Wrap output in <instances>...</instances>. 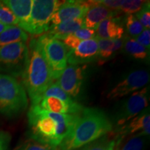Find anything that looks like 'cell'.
I'll return each mask as SVG.
<instances>
[{
	"instance_id": "obj_19",
	"label": "cell",
	"mask_w": 150,
	"mask_h": 150,
	"mask_svg": "<svg viewBox=\"0 0 150 150\" xmlns=\"http://www.w3.org/2000/svg\"><path fill=\"white\" fill-rule=\"evenodd\" d=\"M122 49L125 53L135 60L147 61L149 58V51L139 44L134 38L129 35H123Z\"/></svg>"
},
{
	"instance_id": "obj_23",
	"label": "cell",
	"mask_w": 150,
	"mask_h": 150,
	"mask_svg": "<svg viewBox=\"0 0 150 150\" xmlns=\"http://www.w3.org/2000/svg\"><path fill=\"white\" fill-rule=\"evenodd\" d=\"M47 97H56V98H59L61 99V100H63V102L69 103L70 104H74L76 103L75 99H73L72 97H71L63 90H62L55 81L53 82L51 85L49 86L48 88L43 93L42 98Z\"/></svg>"
},
{
	"instance_id": "obj_12",
	"label": "cell",
	"mask_w": 150,
	"mask_h": 150,
	"mask_svg": "<svg viewBox=\"0 0 150 150\" xmlns=\"http://www.w3.org/2000/svg\"><path fill=\"white\" fill-rule=\"evenodd\" d=\"M91 6L90 1H64L52 16V26L58 25L65 21L84 18Z\"/></svg>"
},
{
	"instance_id": "obj_14",
	"label": "cell",
	"mask_w": 150,
	"mask_h": 150,
	"mask_svg": "<svg viewBox=\"0 0 150 150\" xmlns=\"http://www.w3.org/2000/svg\"><path fill=\"white\" fill-rule=\"evenodd\" d=\"M90 1L91 6L83 18V27L95 30L103 20L115 18L120 13V11L110 10L96 1Z\"/></svg>"
},
{
	"instance_id": "obj_15",
	"label": "cell",
	"mask_w": 150,
	"mask_h": 150,
	"mask_svg": "<svg viewBox=\"0 0 150 150\" xmlns=\"http://www.w3.org/2000/svg\"><path fill=\"white\" fill-rule=\"evenodd\" d=\"M36 106H39L41 109L59 114H79L83 107L81 104L76 102V104H70L69 103L63 102L59 98L52 97H43Z\"/></svg>"
},
{
	"instance_id": "obj_13",
	"label": "cell",
	"mask_w": 150,
	"mask_h": 150,
	"mask_svg": "<svg viewBox=\"0 0 150 150\" xmlns=\"http://www.w3.org/2000/svg\"><path fill=\"white\" fill-rule=\"evenodd\" d=\"M120 139L131 135L142 134L149 136L150 134L149 108L147 107L136 117L127 122L122 126L116 128L114 132Z\"/></svg>"
},
{
	"instance_id": "obj_1",
	"label": "cell",
	"mask_w": 150,
	"mask_h": 150,
	"mask_svg": "<svg viewBox=\"0 0 150 150\" xmlns=\"http://www.w3.org/2000/svg\"><path fill=\"white\" fill-rule=\"evenodd\" d=\"M113 130L112 122L102 110L83 108L67 136L59 145V150H75L99 139Z\"/></svg>"
},
{
	"instance_id": "obj_16",
	"label": "cell",
	"mask_w": 150,
	"mask_h": 150,
	"mask_svg": "<svg viewBox=\"0 0 150 150\" xmlns=\"http://www.w3.org/2000/svg\"><path fill=\"white\" fill-rule=\"evenodd\" d=\"M2 2L18 19V27L25 29L31 16L33 0H4Z\"/></svg>"
},
{
	"instance_id": "obj_4",
	"label": "cell",
	"mask_w": 150,
	"mask_h": 150,
	"mask_svg": "<svg viewBox=\"0 0 150 150\" xmlns=\"http://www.w3.org/2000/svg\"><path fill=\"white\" fill-rule=\"evenodd\" d=\"M27 117L30 138L59 147L60 143L57 138V122L36 105H31Z\"/></svg>"
},
{
	"instance_id": "obj_11",
	"label": "cell",
	"mask_w": 150,
	"mask_h": 150,
	"mask_svg": "<svg viewBox=\"0 0 150 150\" xmlns=\"http://www.w3.org/2000/svg\"><path fill=\"white\" fill-rule=\"evenodd\" d=\"M67 63L70 65H86L99 61L97 37L82 40L74 50L67 54Z\"/></svg>"
},
{
	"instance_id": "obj_28",
	"label": "cell",
	"mask_w": 150,
	"mask_h": 150,
	"mask_svg": "<svg viewBox=\"0 0 150 150\" xmlns=\"http://www.w3.org/2000/svg\"><path fill=\"white\" fill-rule=\"evenodd\" d=\"M145 1L141 0H126L123 1L122 4L120 11L127 15H133L136 13L140 10Z\"/></svg>"
},
{
	"instance_id": "obj_35",
	"label": "cell",
	"mask_w": 150,
	"mask_h": 150,
	"mask_svg": "<svg viewBox=\"0 0 150 150\" xmlns=\"http://www.w3.org/2000/svg\"><path fill=\"white\" fill-rule=\"evenodd\" d=\"M123 47V41L122 38L115 39L114 40V47H113V54L115 56L118 52H120L122 49Z\"/></svg>"
},
{
	"instance_id": "obj_9",
	"label": "cell",
	"mask_w": 150,
	"mask_h": 150,
	"mask_svg": "<svg viewBox=\"0 0 150 150\" xmlns=\"http://www.w3.org/2000/svg\"><path fill=\"white\" fill-rule=\"evenodd\" d=\"M149 82L147 70L138 69L129 72L108 92L106 98L115 100L140 91Z\"/></svg>"
},
{
	"instance_id": "obj_26",
	"label": "cell",
	"mask_w": 150,
	"mask_h": 150,
	"mask_svg": "<svg viewBox=\"0 0 150 150\" xmlns=\"http://www.w3.org/2000/svg\"><path fill=\"white\" fill-rule=\"evenodd\" d=\"M147 138V136L142 134L134 135L127 140L120 150H143Z\"/></svg>"
},
{
	"instance_id": "obj_29",
	"label": "cell",
	"mask_w": 150,
	"mask_h": 150,
	"mask_svg": "<svg viewBox=\"0 0 150 150\" xmlns=\"http://www.w3.org/2000/svg\"><path fill=\"white\" fill-rule=\"evenodd\" d=\"M136 18L140 22L145 29L150 27V3L149 1H145L140 10L136 13Z\"/></svg>"
},
{
	"instance_id": "obj_37",
	"label": "cell",
	"mask_w": 150,
	"mask_h": 150,
	"mask_svg": "<svg viewBox=\"0 0 150 150\" xmlns=\"http://www.w3.org/2000/svg\"><path fill=\"white\" fill-rule=\"evenodd\" d=\"M120 145H119L115 148V149H114V150H120Z\"/></svg>"
},
{
	"instance_id": "obj_33",
	"label": "cell",
	"mask_w": 150,
	"mask_h": 150,
	"mask_svg": "<svg viewBox=\"0 0 150 150\" xmlns=\"http://www.w3.org/2000/svg\"><path fill=\"white\" fill-rule=\"evenodd\" d=\"M81 42V40H79L76 37H75L72 33L68 35L63 40V43L67 48L68 51L76 48L79 45Z\"/></svg>"
},
{
	"instance_id": "obj_6",
	"label": "cell",
	"mask_w": 150,
	"mask_h": 150,
	"mask_svg": "<svg viewBox=\"0 0 150 150\" xmlns=\"http://www.w3.org/2000/svg\"><path fill=\"white\" fill-rule=\"evenodd\" d=\"M64 1L33 0L29 21L24 30L32 35L47 32L52 16Z\"/></svg>"
},
{
	"instance_id": "obj_21",
	"label": "cell",
	"mask_w": 150,
	"mask_h": 150,
	"mask_svg": "<svg viewBox=\"0 0 150 150\" xmlns=\"http://www.w3.org/2000/svg\"><path fill=\"white\" fill-rule=\"evenodd\" d=\"M29 39L27 32L18 26H9L0 33V47L16 42H26Z\"/></svg>"
},
{
	"instance_id": "obj_32",
	"label": "cell",
	"mask_w": 150,
	"mask_h": 150,
	"mask_svg": "<svg viewBox=\"0 0 150 150\" xmlns=\"http://www.w3.org/2000/svg\"><path fill=\"white\" fill-rule=\"evenodd\" d=\"M96 1L110 10L116 11H120V8L123 2V1H120V0H98V1L96 0Z\"/></svg>"
},
{
	"instance_id": "obj_22",
	"label": "cell",
	"mask_w": 150,
	"mask_h": 150,
	"mask_svg": "<svg viewBox=\"0 0 150 150\" xmlns=\"http://www.w3.org/2000/svg\"><path fill=\"white\" fill-rule=\"evenodd\" d=\"M99 47V63L102 64L105 61L113 57L114 40L112 39L99 38L97 37Z\"/></svg>"
},
{
	"instance_id": "obj_3",
	"label": "cell",
	"mask_w": 150,
	"mask_h": 150,
	"mask_svg": "<svg viewBox=\"0 0 150 150\" xmlns=\"http://www.w3.org/2000/svg\"><path fill=\"white\" fill-rule=\"evenodd\" d=\"M27 92L16 78L0 73V113L15 117L28 107Z\"/></svg>"
},
{
	"instance_id": "obj_7",
	"label": "cell",
	"mask_w": 150,
	"mask_h": 150,
	"mask_svg": "<svg viewBox=\"0 0 150 150\" xmlns=\"http://www.w3.org/2000/svg\"><path fill=\"white\" fill-rule=\"evenodd\" d=\"M149 105V87H145L123 99L115 108L112 124L116 128L122 126L136 117Z\"/></svg>"
},
{
	"instance_id": "obj_27",
	"label": "cell",
	"mask_w": 150,
	"mask_h": 150,
	"mask_svg": "<svg viewBox=\"0 0 150 150\" xmlns=\"http://www.w3.org/2000/svg\"><path fill=\"white\" fill-rule=\"evenodd\" d=\"M0 22L7 26H18V20L13 12L0 1Z\"/></svg>"
},
{
	"instance_id": "obj_17",
	"label": "cell",
	"mask_w": 150,
	"mask_h": 150,
	"mask_svg": "<svg viewBox=\"0 0 150 150\" xmlns=\"http://www.w3.org/2000/svg\"><path fill=\"white\" fill-rule=\"evenodd\" d=\"M119 17L108 18L101 22L97 28V37L105 39H120L123 37L125 29Z\"/></svg>"
},
{
	"instance_id": "obj_8",
	"label": "cell",
	"mask_w": 150,
	"mask_h": 150,
	"mask_svg": "<svg viewBox=\"0 0 150 150\" xmlns=\"http://www.w3.org/2000/svg\"><path fill=\"white\" fill-rule=\"evenodd\" d=\"M38 39L52 71L54 80L56 81L67 65V54L68 50L62 41L50 38L45 33L38 37Z\"/></svg>"
},
{
	"instance_id": "obj_20",
	"label": "cell",
	"mask_w": 150,
	"mask_h": 150,
	"mask_svg": "<svg viewBox=\"0 0 150 150\" xmlns=\"http://www.w3.org/2000/svg\"><path fill=\"white\" fill-rule=\"evenodd\" d=\"M122 140L118 138L114 132L109 133L99 139L87 144L79 150H114Z\"/></svg>"
},
{
	"instance_id": "obj_30",
	"label": "cell",
	"mask_w": 150,
	"mask_h": 150,
	"mask_svg": "<svg viewBox=\"0 0 150 150\" xmlns=\"http://www.w3.org/2000/svg\"><path fill=\"white\" fill-rule=\"evenodd\" d=\"M72 34L81 41L89 40V39L96 37L95 30L86 27L81 28V29H78L77 31H75L74 33H73Z\"/></svg>"
},
{
	"instance_id": "obj_5",
	"label": "cell",
	"mask_w": 150,
	"mask_h": 150,
	"mask_svg": "<svg viewBox=\"0 0 150 150\" xmlns=\"http://www.w3.org/2000/svg\"><path fill=\"white\" fill-rule=\"evenodd\" d=\"M28 60L26 42H16L0 47V73L22 77Z\"/></svg>"
},
{
	"instance_id": "obj_36",
	"label": "cell",
	"mask_w": 150,
	"mask_h": 150,
	"mask_svg": "<svg viewBox=\"0 0 150 150\" xmlns=\"http://www.w3.org/2000/svg\"><path fill=\"white\" fill-rule=\"evenodd\" d=\"M9 27V26H7V25H6V24H3L2 22H0V33H2L4 31V30H6L7 29V28H8Z\"/></svg>"
},
{
	"instance_id": "obj_18",
	"label": "cell",
	"mask_w": 150,
	"mask_h": 150,
	"mask_svg": "<svg viewBox=\"0 0 150 150\" xmlns=\"http://www.w3.org/2000/svg\"><path fill=\"white\" fill-rule=\"evenodd\" d=\"M82 27H83V18L65 21L58 25L51 26L45 34L50 38L63 40L67 35Z\"/></svg>"
},
{
	"instance_id": "obj_31",
	"label": "cell",
	"mask_w": 150,
	"mask_h": 150,
	"mask_svg": "<svg viewBox=\"0 0 150 150\" xmlns=\"http://www.w3.org/2000/svg\"><path fill=\"white\" fill-rule=\"evenodd\" d=\"M137 42L143 46L148 51L150 49V29H145L142 32L135 38Z\"/></svg>"
},
{
	"instance_id": "obj_24",
	"label": "cell",
	"mask_w": 150,
	"mask_h": 150,
	"mask_svg": "<svg viewBox=\"0 0 150 150\" xmlns=\"http://www.w3.org/2000/svg\"><path fill=\"white\" fill-rule=\"evenodd\" d=\"M125 26L129 37L136 38L144 30L143 27L134 15H127L125 18Z\"/></svg>"
},
{
	"instance_id": "obj_25",
	"label": "cell",
	"mask_w": 150,
	"mask_h": 150,
	"mask_svg": "<svg viewBox=\"0 0 150 150\" xmlns=\"http://www.w3.org/2000/svg\"><path fill=\"white\" fill-rule=\"evenodd\" d=\"M14 150H59V149L55 146L29 138L19 145Z\"/></svg>"
},
{
	"instance_id": "obj_2",
	"label": "cell",
	"mask_w": 150,
	"mask_h": 150,
	"mask_svg": "<svg viewBox=\"0 0 150 150\" xmlns=\"http://www.w3.org/2000/svg\"><path fill=\"white\" fill-rule=\"evenodd\" d=\"M27 46L28 60L22 80L31 105H37L54 80L38 38H33Z\"/></svg>"
},
{
	"instance_id": "obj_10",
	"label": "cell",
	"mask_w": 150,
	"mask_h": 150,
	"mask_svg": "<svg viewBox=\"0 0 150 150\" xmlns=\"http://www.w3.org/2000/svg\"><path fill=\"white\" fill-rule=\"evenodd\" d=\"M86 69V65L69 64L55 82L74 99L81 91Z\"/></svg>"
},
{
	"instance_id": "obj_34",
	"label": "cell",
	"mask_w": 150,
	"mask_h": 150,
	"mask_svg": "<svg viewBox=\"0 0 150 150\" xmlns=\"http://www.w3.org/2000/svg\"><path fill=\"white\" fill-rule=\"evenodd\" d=\"M11 136L6 131H0V150H8Z\"/></svg>"
}]
</instances>
